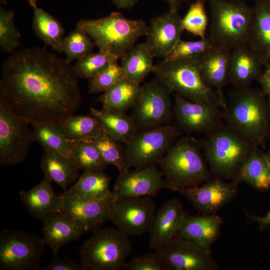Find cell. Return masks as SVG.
Segmentation results:
<instances>
[{
  "label": "cell",
  "mask_w": 270,
  "mask_h": 270,
  "mask_svg": "<svg viewBox=\"0 0 270 270\" xmlns=\"http://www.w3.org/2000/svg\"><path fill=\"white\" fill-rule=\"evenodd\" d=\"M181 134L180 130L170 124L139 130L126 144V170L157 162Z\"/></svg>",
  "instance_id": "cell-9"
},
{
  "label": "cell",
  "mask_w": 270,
  "mask_h": 270,
  "mask_svg": "<svg viewBox=\"0 0 270 270\" xmlns=\"http://www.w3.org/2000/svg\"><path fill=\"white\" fill-rule=\"evenodd\" d=\"M210 172L216 177L234 180L241 164L256 147L223 122L204 134L200 143Z\"/></svg>",
  "instance_id": "cell-4"
},
{
  "label": "cell",
  "mask_w": 270,
  "mask_h": 270,
  "mask_svg": "<svg viewBox=\"0 0 270 270\" xmlns=\"http://www.w3.org/2000/svg\"><path fill=\"white\" fill-rule=\"evenodd\" d=\"M43 238L54 256L58 254L62 246L78 239L82 231L67 216L56 212L43 221Z\"/></svg>",
  "instance_id": "cell-26"
},
{
  "label": "cell",
  "mask_w": 270,
  "mask_h": 270,
  "mask_svg": "<svg viewBox=\"0 0 270 270\" xmlns=\"http://www.w3.org/2000/svg\"><path fill=\"white\" fill-rule=\"evenodd\" d=\"M111 1L118 8L128 10L134 6L138 0H111Z\"/></svg>",
  "instance_id": "cell-48"
},
{
  "label": "cell",
  "mask_w": 270,
  "mask_h": 270,
  "mask_svg": "<svg viewBox=\"0 0 270 270\" xmlns=\"http://www.w3.org/2000/svg\"><path fill=\"white\" fill-rule=\"evenodd\" d=\"M8 0H0V4L2 5H6L7 4Z\"/></svg>",
  "instance_id": "cell-50"
},
{
  "label": "cell",
  "mask_w": 270,
  "mask_h": 270,
  "mask_svg": "<svg viewBox=\"0 0 270 270\" xmlns=\"http://www.w3.org/2000/svg\"><path fill=\"white\" fill-rule=\"evenodd\" d=\"M140 86L124 79L103 92L97 102L102 104L103 110L126 113L135 104Z\"/></svg>",
  "instance_id": "cell-33"
},
{
  "label": "cell",
  "mask_w": 270,
  "mask_h": 270,
  "mask_svg": "<svg viewBox=\"0 0 270 270\" xmlns=\"http://www.w3.org/2000/svg\"><path fill=\"white\" fill-rule=\"evenodd\" d=\"M155 252L164 270H216L218 268L210 252L176 235L156 249Z\"/></svg>",
  "instance_id": "cell-13"
},
{
  "label": "cell",
  "mask_w": 270,
  "mask_h": 270,
  "mask_svg": "<svg viewBox=\"0 0 270 270\" xmlns=\"http://www.w3.org/2000/svg\"><path fill=\"white\" fill-rule=\"evenodd\" d=\"M40 168L52 181L61 186L64 192L80 176V169L68 157L60 153L44 151L40 161Z\"/></svg>",
  "instance_id": "cell-28"
},
{
  "label": "cell",
  "mask_w": 270,
  "mask_h": 270,
  "mask_svg": "<svg viewBox=\"0 0 270 270\" xmlns=\"http://www.w3.org/2000/svg\"><path fill=\"white\" fill-rule=\"evenodd\" d=\"M239 183L237 180L228 182L216 177L202 186L187 188L178 192L187 198L198 212L203 215L216 214L235 198Z\"/></svg>",
  "instance_id": "cell-18"
},
{
  "label": "cell",
  "mask_w": 270,
  "mask_h": 270,
  "mask_svg": "<svg viewBox=\"0 0 270 270\" xmlns=\"http://www.w3.org/2000/svg\"><path fill=\"white\" fill-rule=\"evenodd\" d=\"M76 26L88 34L99 50L118 58L134 46L140 37L146 36L148 30L142 20L128 19L118 12L99 18H81Z\"/></svg>",
  "instance_id": "cell-6"
},
{
  "label": "cell",
  "mask_w": 270,
  "mask_h": 270,
  "mask_svg": "<svg viewBox=\"0 0 270 270\" xmlns=\"http://www.w3.org/2000/svg\"><path fill=\"white\" fill-rule=\"evenodd\" d=\"M110 182L104 171H84L68 190L83 200H100L112 194Z\"/></svg>",
  "instance_id": "cell-31"
},
{
  "label": "cell",
  "mask_w": 270,
  "mask_h": 270,
  "mask_svg": "<svg viewBox=\"0 0 270 270\" xmlns=\"http://www.w3.org/2000/svg\"><path fill=\"white\" fill-rule=\"evenodd\" d=\"M171 94L156 78L140 86L130 115L139 130L169 124L174 119Z\"/></svg>",
  "instance_id": "cell-11"
},
{
  "label": "cell",
  "mask_w": 270,
  "mask_h": 270,
  "mask_svg": "<svg viewBox=\"0 0 270 270\" xmlns=\"http://www.w3.org/2000/svg\"><path fill=\"white\" fill-rule=\"evenodd\" d=\"M118 59L108 52L99 50L77 60L74 68L78 78L89 79L100 73Z\"/></svg>",
  "instance_id": "cell-39"
},
{
  "label": "cell",
  "mask_w": 270,
  "mask_h": 270,
  "mask_svg": "<svg viewBox=\"0 0 270 270\" xmlns=\"http://www.w3.org/2000/svg\"><path fill=\"white\" fill-rule=\"evenodd\" d=\"M266 0L270 4V0Z\"/></svg>",
  "instance_id": "cell-54"
},
{
  "label": "cell",
  "mask_w": 270,
  "mask_h": 270,
  "mask_svg": "<svg viewBox=\"0 0 270 270\" xmlns=\"http://www.w3.org/2000/svg\"><path fill=\"white\" fill-rule=\"evenodd\" d=\"M206 0H196L190 4L184 16L182 18L184 30L204 38L208 24V18L206 10Z\"/></svg>",
  "instance_id": "cell-41"
},
{
  "label": "cell",
  "mask_w": 270,
  "mask_h": 270,
  "mask_svg": "<svg viewBox=\"0 0 270 270\" xmlns=\"http://www.w3.org/2000/svg\"><path fill=\"white\" fill-rule=\"evenodd\" d=\"M34 141L44 151L54 152L70 158V141L54 120H43L32 124Z\"/></svg>",
  "instance_id": "cell-35"
},
{
  "label": "cell",
  "mask_w": 270,
  "mask_h": 270,
  "mask_svg": "<svg viewBox=\"0 0 270 270\" xmlns=\"http://www.w3.org/2000/svg\"><path fill=\"white\" fill-rule=\"evenodd\" d=\"M156 210L151 197L125 198L112 203L108 219L128 236H140L149 232Z\"/></svg>",
  "instance_id": "cell-14"
},
{
  "label": "cell",
  "mask_w": 270,
  "mask_h": 270,
  "mask_svg": "<svg viewBox=\"0 0 270 270\" xmlns=\"http://www.w3.org/2000/svg\"><path fill=\"white\" fill-rule=\"evenodd\" d=\"M34 12L32 26L36 36L57 52H62V44L64 30L54 16L40 8L36 0H28Z\"/></svg>",
  "instance_id": "cell-29"
},
{
  "label": "cell",
  "mask_w": 270,
  "mask_h": 270,
  "mask_svg": "<svg viewBox=\"0 0 270 270\" xmlns=\"http://www.w3.org/2000/svg\"><path fill=\"white\" fill-rule=\"evenodd\" d=\"M52 260L44 267L40 268L41 270H82L78 264L67 256L61 258L58 254L54 256Z\"/></svg>",
  "instance_id": "cell-45"
},
{
  "label": "cell",
  "mask_w": 270,
  "mask_h": 270,
  "mask_svg": "<svg viewBox=\"0 0 270 270\" xmlns=\"http://www.w3.org/2000/svg\"><path fill=\"white\" fill-rule=\"evenodd\" d=\"M166 2L170 7V10L178 11L181 5L187 0H162Z\"/></svg>",
  "instance_id": "cell-49"
},
{
  "label": "cell",
  "mask_w": 270,
  "mask_h": 270,
  "mask_svg": "<svg viewBox=\"0 0 270 270\" xmlns=\"http://www.w3.org/2000/svg\"><path fill=\"white\" fill-rule=\"evenodd\" d=\"M90 114L100 122L104 130L116 140L126 144L139 130L130 115L126 113L90 108Z\"/></svg>",
  "instance_id": "cell-30"
},
{
  "label": "cell",
  "mask_w": 270,
  "mask_h": 270,
  "mask_svg": "<svg viewBox=\"0 0 270 270\" xmlns=\"http://www.w3.org/2000/svg\"><path fill=\"white\" fill-rule=\"evenodd\" d=\"M46 244L37 235L4 230L0 234V270H40Z\"/></svg>",
  "instance_id": "cell-10"
},
{
  "label": "cell",
  "mask_w": 270,
  "mask_h": 270,
  "mask_svg": "<svg viewBox=\"0 0 270 270\" xmlns=\"http://www.w3.org/2000/svg\"><path fill=\"white\" fill-rule=\"evenodd\" d=\"M230 0V1H239V0Z\"/></svg>",
  "instance_id": "cell-53"
},
{
  "label": "cell",
  "mask_w": 270,
  "mask_h": 270,
  "mask_svg": "<svg viewBox=\"0 0 270 270\" xmlns=\"http://www.w3.org/2000/svg\"><path fill=\"white\" fill-rule=\"evenodd\" d=\"M118 60L114 61L98 75L88 79V93L104 92L119 82L126 78Z\"/></svg>",
  "instance_id": "cell-42"
},
{
  "label": "cell",
  "mask_w": 270,
  "mask_h": 270,
  "mask_svg": "<svg viewBox=\"0 0 270 270\" xmlns=\"http://www.w3.org/2000/svg\"><path fill=\"white\" fill-rule=\"evenodd\" d=\"M52 182L44 176L34 187L20 192L21 202L27 210L33 217L42 221L58 212L62 204V196L55 192L52 186Z\"/></svg>",
  "instance_id": "cell-22"
},
{
  "label": "cell",
  "mask_w": 270,
  "mask_h": 270,
  "mask_svg": "<svg viewBox=\"0 0 270 270\" xmlns=\"http://www.w3.org/2000/svg\"><path fill=\"white\" fill-rule=\"evenodd\" d=\"M246 214L250 220L256 222L259 225L260 230H264L270 226V209L267 214L264 217H259L254 215H250L247 212H246Z\"/></svg>",
  "instance_id": "cell-47"
},
{
  "label": "cell",
  "mask_w": 270,
  "mask_h": 270,
  "mask_svg": "<svg viewBox=\"0 0 270 270\" xmlns=\"http://www.w3.org/2000/svg\"><path fill=\"white\" fill-rule=\"evenodd\" d=\"M95 46L88 34L81 28L76 26L63 38L62 50L66 54V59L72 63L74 60L91 53Z\"/></svg>",
  "instance_id": "cell-38"
},
{
  "label": "cell",
  "mask_w": 270,
  "mask_h": 270,
  "mask_svg": "<svg viewBox=\"0 0 270 270\" xmlns=\"http://www.w3.org/2000/svg\"><path fill=\"white\" fill-rule=\"evenodd\" d=\"M231 50L215 45L200 56V69L205 84L224 98L228 83Z\"/></svg>",
  "instance_id": "cell-23"
},
{
  "label": "cell",
  "mask_w": 270,
  "mask_h": 270,
  "mask_svg": "<svg viewBox=\"0 0 270 270\" xmlns=\"http://www.w3.org/2000/svg\"><path fill=\"white\" fill-rule=\"evenodd\" d=\"M21 35L14 23V11L0 8V48L2 52L12 53L20 47Z\"/></svg>",
  "instance_id": "cell-40"
},
{
  "label": "cell",
  "mask_w": 270,
  "mask_h": 270,
  "mask_svg": "<svg viewBox=\"0 0 270 270\" xmlns=\"http://www.w3.org/2000/svg\"><path fill=\"white\" fill-rule=\"evenodd\" d=\"M261 61L247 44L231 50L228 83L235 88L250 87L261 75Z\"/></svg>",
  "instance_id": "cell-24"
},
{
  "label": "cell",
  "mask_w": 270,
  "mask_h": 270,
  "mask_svg": "<svg viewBox=\"0 0 270 270\" xmlns=\"http://www.w3.org/2000/svg\"><path fill=\"white\" fill-rule=\"evenodd\" d=\"M70 158L84 171H104L108 166L91 141H70Z\"/></svg>",
  "instance_id": "cell-36"
},
{
  "label": "cell",
  "mask_w": 270,
  "mask_h": 270,
  "mask_svg": "<svg viewBox=\"0 0 270 270\" xmlns=\"http://www.w3.org/2000/svg\"><path fill=\"white\" fill-rule=\"evenodd\" d=\"M173 96L174 119L180 130L205 134L222 123L220 107L194 102L176 94Z\"/></svg>",
  "instance_id": "cell-16"
},
{
  "label": "cell",
  "mask_w": 270,
  "mask_h": 270,
  "mask_svg": "<svg viewBox=\"0 0 270 270\" xmlns=\"http://www.w3.org/2000/svg\"><path fill=\"white\" fill-rule=\"evenodd\" d=\"M157 164L120 172L112 192L114 200L128 198L154 196L165 188Z\"/></svg>",
  "instance_id": "cell-17"
},
{
  "label": "cell",
  "mask_w": 270,
  "mask_h": 270,
  "mask_svg": "<svg viewBox=\"0 0 270 270\" xmlns=\"http://www.w3.org/2000/svg\"><path fill=\"white\" fill-rule=\"evenodd\" d=\"M62 202L58 212L67 216L82 232H94L108 219L109 210L114 200L112 193L100 200H83L68 190L62 194Z\"/></svg>",
  "instance_id": "cell-15"
},
{
  "label": "cell",
  "mask_w": 270,
  "mask_h": 270,
  "mask_svg": "<svg viewBox=\"0 0 270 270\" xmlns=\"http://www.w3.org/2000/svg\"><path fill=\"white\" fill-rule=\"evenodd\" d=\"M126 270H164L156 252L138 256L128 262L124 266Z\"/></svg>",
  "instance_id": "cell-44"
},
{
  "label": "cell",
  "mask_w": 270,
  "mask_h": 270,
  "mask_svg": "<svg viewBox=\"0 0 270 270\" xmlns=\"http://www.w3.org/2000/svg\"><path fill=\"white\" fill-rule=\"evenodd\" d=\"M165 188L178 192L198 186L210 178V170L200 146L190 136L179 137L157 162Z\"/></svg>",
  "instance_id": "cell-3"
},
{
  "label": "cell",
  "mask_w": 270,
  "mask_h": 270,
  "mask_svg": "<svg viewBox=\"0 0 270 270\" xmlns=\"http://www.w3.org/2000/svg\"><path fill=\"white\" fill-rule=\"evenodd\" d=\"M266 66L265 71L261 74L258 80L262 86V92L270 98V63Z\"/></svg>",
  "instance_id": "cell-46"
},
{
  "label": "cell",
  "mask_w": 270,
  "mask_h": 270,
  "mask_svg": "<svg viewBox=\"0 0 270 270\" xmlns=\"http://www.w3.org/2000/svg\"><path fill=\"white\" fill-rule=\"evenodd\" d=\"M234 180L259 190L270 189V164L260 148L256 146L241 164Z\"/></svg>",
  "instance_id": "cell-27"
},
{
  "label": "cell",
  "mask_w": 270,
  "mask_h": 270,
  "mask_svg": "<svg viewBox=\"0 0 270 270\" xmlns=\"http://www.w3.org/2000/svg\"><path fill=\"white\" fill-rule=\"evenodd\" d=\"M156 78L172 94L190 101L224 107L218 93L203 80L200 69V56L162 61L154 65Z\"/></svg>",
  "instance_id": "cell-5"
},
{
  "label": "cell",
  "mask_w": 270,
  "mask_h": 270,
  "mask_svg": "<svg viewBox=\"0 0 270 270\" xmlns=\"http://www.w3.org/2000/svg\"><path fill=\"white\" fill-rule=\"evenodd\" d=\"M56 122L68 141H91L104 130L100 121L88 115H70Z\"/></svg>",
  "instance_id": "cell-34"
},
{
  "label": "cell",
  "mask_w": 270,
  "mask_h": 270,
  "mask_svg": "<svg viewBox=\"0 0 270 270\" xmlns=\"http://www.w3.org/2000/svg\"><path fill=\"white\" fill-rule=\"evenodd\" d=\"M28 124L16 115L0 93V165L22 162L34 141Z\"/></svg>",
  "instance_id": "cell-12"
},
{
  "label": "cell",
  "mask_w": 270,
  "mask_h": 270,
  "mask_svg": "<svg viewBox=\"0 0 270 270\" xmlns=\"http://www.w3.org/2000/svg\"><path fill=\"white\" fill-rule=\"evenodd\" d=\"M268 109H269V112H270V98H268Z\"/></svg>",
  "instance_id": "cell-52"
},
{
  "label": "cell",
  "mask_w": 270,
  "mask_h": 270,
  "mask_svg": "<svg viewBox=\"0 0 270 270\" xmlns=\"http://www.w3.org/2000/svg\"><path fill=\"white\" fill-rule=\"evenodd\" d=\"M0 93L28 124L74 114L82 102L74 66L46 46L16 50L6 58Z\"/></svg>",
  "instance_id": "cell-1"
},
{
  "label": "cell",
  "mask_w": 270,
  "mask_h": 270,
  "mask_svg": "<svg viewBox=\"0 0 270 270\" xmlns=\"http://www.w3.org/2000/svg\"><path fill=\"white\" fill-rule=\"evenodd\" d=\"M247 45L262 64L270 63V4L256 0Z\"/></svg>",
  "instance_id": "cell-25"
},
{
  "label": "cell",
  "mask_w": 270,
  "mask_h": 270,
  "mask_svg": "<svg viewBox=\"0 0 270 270\" xmlns=\"http://www.w3.org/2000/svg\"><path fill=\"white\" fill-rule=\"evenodd\" d=\"M154 58L145 42L133 46L121 58L120 66L126 78L140 84L154 72Z\"/></svg>",
  "instance_id": "cell-32"
},
{
  "label": "cell",
  "mask_w": 270,
  "mask_h": 270,
  "mask_svg": "<svg viewBox=\"0 0 270 270\" xmlns=\"http://www.w3.org/2000/svg\"><path fill=\"white\" fill-rule=\"evenodd\" d=\"M91 142L106 163L114 166L119 172L126 170L124 145L116 140L104 130Z\"/></svg>",
  "instance_id": "cell-37"
},
{
  "label": "cell",
  "mask_w": 270,
  "mask_h": 270,
  "mask_svg": "<svg viewBox=\"0 0 270 270\" xmlns=\"http://www.w3.org/2000/svg\"><path fill=\"white\" fill-rule=\"evenodd\" d=\"M222 222L216 214L198 216L185 212L176 235L188 239L204 250L210 252L211 245L220 234Z\"/></svg>",
  "instance_id": "cell-21"
},
{
  "label": "cell",
  "mask_w": 270,
  "mask_h": 270,
  "mask_svg": "<svg viewBox=\"0 0 270 270\" xmlns=\"http://www.w3.org/2000/svg\"><path fill=\"white\" fill-rule=\"evenodd\" d=\"M215 45L209 36L195 41L181 39L164 60H178L199 56Z\"/></svg>",
  "instance_id": "cell-43"
},
{
  "label": "cell",
  "mask_w": 270,
  "mask_h": 270,
  "mask_svg": "<svg viewBox=\"0 0 270 270\" xmlns=\"http://www.w3.org/2000/svg\"><path fill=\"white\" fill-rule=\"evenodd\" d=\"M266 156L268 158V160L270 164V150L267 153H266Z\"/></svg>",
  "instance_id": "cell-51"
},
{
  "label": "cell",
  "mask_w": 270,
  "mask_h": 270,
  "mask_svg": "<svg viewBox=\"0 0 270 270\" xmlns=\"http://www.w3.org/2000/svg\"><path fill=\"white\" fill-rule=\"evenodd\" d=\"M184 30L178 11L169 10L152 18L145 43L154 57L165 60L181 40Z\"/></svg>",
  "instance_id": "cell-19"
},
{
  "label": "cell",
  "mask_w": 270,
  "mask_h": 270,
  "mask_svg": "<svg viewBox=\"0 0 270 270\" xmlns=\"http://www.w3.org/2000/svg\"><path fill=\"white\" fill-rule=\"evenodd\" d=\"M263 92L252 88H235L222 110L226 124L255 146L264 148L270 134L268 102Z\"/></svg>",
  "instance_id": "cell-2"
},
{
  "label": "cell",
  "mask_w": 270,
  "mask_h": 270,
  "mask_svg": "<svg viewBox=\"0 0 270 270\" xmlns=\"http://www.w3.org/2000/svg\"><path fill=\"white\" fill-rule=\"evenodd\" d=\"M132 246L128 236L118 228H100L82 246V270H118L124 268Z\"/></svg>",
  "instance_id": "cell-8"
},
{
  "label": "cell",
  "mask_w": 270,
  "mask_h": 270,
  "mask_svg": "<svg viewBox=\"0 0 270 270\" xmlns=\"http://www.w3.org/2000/svg\"><path fill=\"white\" fill-rule=\"evenodd\" d=\"M184 214L183 205L177 198L164 202L156 212L149 232L150 248L156 250L176 236Z\"/></svg>",
  "instance_id": "cell-20"
},
{
  "label": "cell",
  "mask_w": 270,
  "mask_h": 270,
  "mask_svg": "<svg viewBox=\"0 0 270 270\" xmlns=\"http://www.w3.org/2000/svg\"><path fill=\"white\" fill-rule=\"evenodd\" d=\"M210 12L209 36L217 46L230 50L247 44L252 8L244 0H208Z\"/></svg>",
  "instance_id": "cell-7"
}]
</instances>
